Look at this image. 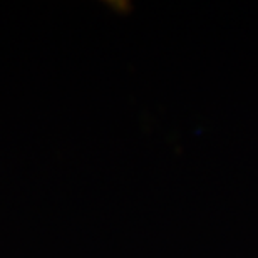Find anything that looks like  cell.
<instances>
[]
</instances>
